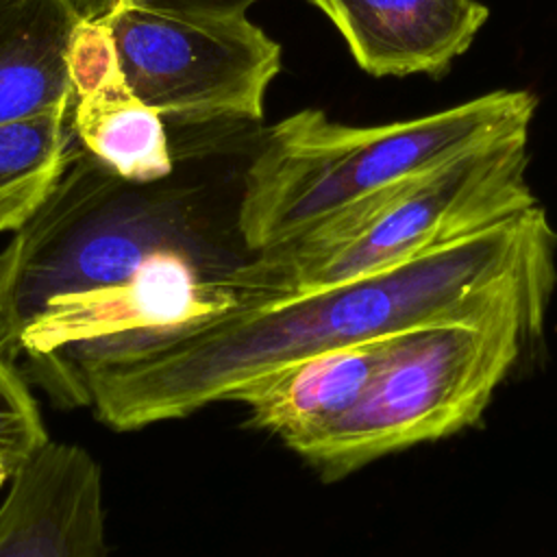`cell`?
Here are the masks:
<instances>
[{
  "mask_svg": "<svg viewBox=\"0 0 557 557\" xmlns=\"http://www.w3.org/2000/svg\"><path fill=\"white\" fill-rule=\"evenodd\" d=\"M174 170L126 181L78 141L0 248V355L65 407L87 370L272 305L239 228L261 122L170 126Z\"/></svg>",
  "mask_w": 557,
  "mask_h": 557,
  "instance_id": "1",
  "label": "cell"
},
{
  "mask_svg": "<svg viewBox=\"0 0 557 557\" xmlns=\"http://www.w3.org/2000/svg\"><path fill=\"white\" fill-rule=\"evenodd\" d=\"M557 231L542 205L366 276L211 320L146 352L131 385L157 420L228 400L246 381L289 361L509 300L550 302Z\"/></svg>",
  "mask_w": 557,
  "mask_h": 557,
  "instance_id": "2",
  "label": "cell"
},
{
  "mask_svg": "<svg viewBox=\"0 0 557 557\" xmlns=\"http://www.w3.org/2000/svg\"><path fill=\"white\" fill-rule=\"evenodd\" d=\"M537 96L494 89L411 120L350 126L302 109L265 126L239 205L250 250L287 244L348 207L483 144L529 133Z\"/></svg>",
  "mask_w": 557,
  "mask_h": 557,
  "instance_id": "3",
  "label": "cell"
},
{
  "mask_svg": "<svg viewBox=\"0 0 557 557\" xmlns=\"http://www.w3.org/2000/svg\"><path fill=\"white\" fill-rule=\"evenodd\" d=\"M546 302L509 300L474 318H446L394 335L361 398L287 446L322 479L479 422L522 348L542 337Z\"/></svg>",
  "mask_w": 557,
  "mask_h": 557,
  "instance_id": "4",
  "label": "cell"
},
{
  "mask_svg": "<svg viewBox=\"0 0 557 557\" xmlns=\"http://www.w3.org/2000/svg\"><path fill=\"white\" fill-rule=\"evenodd\" d=\"M529 133L483 144L259 252L274 302L366 276L516 218L537 202Z\"/></svg>",
  "mask_w": 557,
  "mask_h": 557,
  "instance_id": "5",
  "label": "cell"
},
{
  "mask_svg": "<svg viewBox=\"0 0 557 557\" xmlns=\"http://www.w3.org/2000/svg\"><path fill=\"white\" fill-rule=\"evenodd\" d=\"M248 4L120 0L100 15L131 89L170 126L261 122L281 46Z\"/></svg>",
  "mask_w": 557,
  "mask_h": 557,
  "instance_id": "6",
  "label": "cell"
},
{
  "mask_svg": "<svg viewBox=\"0 0 557 557\" xmlns=\"http://www.w3.org/2000/svg\"><path fill=\"white\" fill-rule=\"evenodd\" d=\"M65 63L74 139L126 181L168 176L174 170L168 124L131 89L102 17L74 22Z\"/></svg>",
  "mask_w": 557,
  "mask_h": 557,
  "instance_id": "7",
  "label": "cell"
},
{
  "mask_svg": "<svg viewBox=\"0 0 557 557\" xmlns=\"http://www.w3.org/2000/svg\"><path fill=\"white\" fill-rule=\"evenodd\" d=\"M0 557H109L102 474L83 446L48 442L13 472Z\"/></svg>",
  "mask_w": 557,
  "mask_h": 557,
  "instance_id": "8",
  "label": "cell"
},
{
  "mask_svg": "<svg viewBox=\"0 0 557 557\" xmlns=\"http://www.w3.org/2000/svg\"><path fill=\"white\" fill-rule=\"evenodd\" d=\"M370 76H444L490 17L479 0H307Z\"/></svg>",
  "mask_w": 557,
  "mask_h": 557,
  "instance_id": "9",
  "label": "cell"
},
{
  "mask_svg": "<svg viewBox=\"0 0 557 557\" xmlns=\"http://www.w3.org/2000/svg\"><path fill=\"white\" fill-rule=\"evenodd\" d=\"M394 335L289 361L246 381L228 400L244 403L257 429H265L287 444L333 422L361 398Z\"/></svg>",
  "mask_w": 557,
  "mask_h": 557,
  "instance_id": "10",
  "label": "cell"
},
{
  "mask_svg": "<svg viewBox=\"0 0 557 557\" xmlns=\"http://www.w3.org/2000/svg\"><path fill=\"white\" fill-rule=\"evenodd\" d=\"M76 20L67 0H30L0 33V126L72 102L65 50Z\"/></svg>",
  "mask_w": 557,
  "mask_h": 557,
  "instance_id": "11",
  "label": "cell"
},
{
  "mask_svg": "<svg viewBox=\"0 0 557 557\" xmlns=\"http://www.w3.org/2000/svg\"><path fill=\"white\" fill-rule=\"evenodd\" d=\"M74 146L70 104L0 126V233L17 231L41 207Z\"/></svg>",
  "mask_w": 557,
  "mask_h": 557,
  "instance_id": "12",
  "label": "cell"
},
{
  "mask_svg": "<svg viewBox=\"0 0 557 557\" xmlns=\"http://www.w3.org/2000/svg\"><path fill=\"white\" fill-rule=\"evenodd\" d=\"M50 442L22 370L0 355V461L20 470Z\"/></svg>",
  "mask_w": 557,
  "mask_h": 557,
  "instance_id": "13",
  "label": "cell"
},
{
  "mask_svg": "<svg viewBox=\"0 0 557 557\" xmlns=\"http://www.w3.org/2000/svg\"><path fill=\"white\" fill-rule=\"evenodd\" d=\"M78 17H100L120 0H67ZM148 2H209V4H250L255 0H148Z\"/></svg>",
  "mask_w": 557,
  "mask_h": 557,
  "instance_id": "14",
  "label": "cell"
},
{
  "mask_svg": "<svg viewBox=\"0 0 557 557\" xmlns=\"http://www.w3.org/2000/svg\"><path fill=\"white\" fill-rule=\"evenodd\" d=\"M30 0H0V33L20 15Z\"/></svg>",
  "mask_w": 557,
  "mask_h": 557,
  "instance_id": "15",
  "label": "cell"
},
{
  "mask_svg": "<svg viewBox=\"0 0 557 557\" xmlns=\"http://www.w3.org/2000/svg\"><path fill=\"white\" fill-rule=\"evenodd\" d=\"M11 476H13L11 468H9L7 463H2V461H0V485H2L7 479H11Z\"/></svg>",
  "mask_w": 557,
  "mask_h": 557,
  "instance_id": "16",
  "label": "cell"
}]
</instances>
